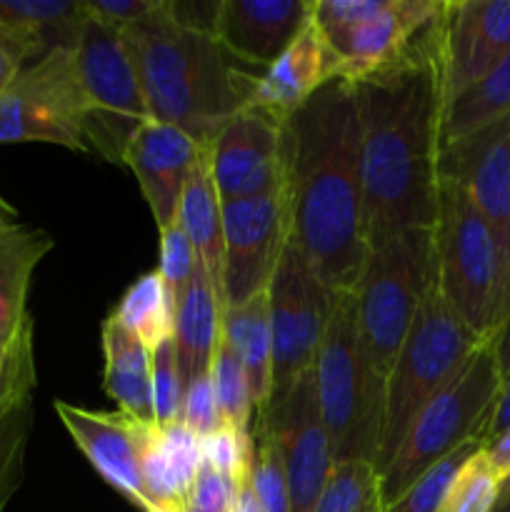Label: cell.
Listing matches in <instances>:
<instances>
[{
    "instance_id": "35",
    "label": "cell",
    "mask_w": 510,
    "mask_h": 512,
    "mask_svg": "<svg viewBox=\"0 0 510 512\" xmlns=\"http://www.w3.org/2000/svg\"><path fill=\"white\" fill-rule=\"evenodd\" d=\"M503 495V480L485 458L483 448L460 468L438 512H493Z\"/></svg>"
},
{
    "instance_id": "16",
    "label": "cell",
    "mask_w": 510,
    "mask_h": 512,
    "mask_svg": "<svg viewBox=\"0 0 510 512\" xmlns=\"http://www.w3.org/2000/svg\"><path fill=\"white\" fill-rule=\"evenodd\" d=\"M438 178L455 183L508 253L510 233V115L440 145Z\"/></svg>"
},
{
    "instance_id": "2",
    "label": "cell",
    "mask_w": 510,
    "mask_h": 512,
    "mask_svg": "<svg viewBox=\"0 0 510 512\" xmlns=\"http://www.w3.org/2000/svg\"><path fill=\"white\" fill-rule=\"evenodd\" d=\"M290 240L335 293H353L365 258L358 90L330 80L285 120Z\"/></svg>"
},
{
    "instance_id": "27",
    "label": "cell",
    "mask_w": 510,
    "mask_h": 512,
    "mask_svg": "<svg viewBox=\"0 0 510 512\" xmlns=\"http://www.w3.org/2000/svg\"><path fill=\"white\" fill-rule=\"evenodd\" d=\"M175 223L183 228L193 248L198 250L200 263L205 265L210 278L220 285V273H223V200L215 190L213 173H210L208 145L200 150L198 163L185 180Z\"/></svg>"
},
{
    "instance_id": "10",
    "label": "cell",
    "mask_w": 510,
    "mask_h": 512,
    "mask_svg": "<svg viewBox=\"0 0 510 512\" xmlns=\"http://www.w3.org/2000/svg\"><path fill=\"white\" fill-rule=\"evenodd\" d=\"M0 143H50L78 153L90 150L73 48H50L0 90Z\"/></svg>"
},
{
    "instance_id": "25",
    "label": "cell",
    "mask_w": 510,
    "mask_h": 512,
    "mask_svg": "<svg viewBox=\"0 0 510 512\" xmlns=\"http://www.w3.org/2000/svg\"><path fill=\"white\" fill-rule=\"evenodd\" d=\"M53 238L38 228L10 223L0 230V343H8L28 315V290Z\"/></svg>"
},
{
    "instance_id": "26",
    "label": "cell",
    "mask_w": 510,
    "mask_h": 512,
    "mask_svg": "<svg viewBox=\"0 0 510 512\" xmlns=\"http://www.w3.org/2000/svg\"><path fill=\"white\" fill-rule=\"evenodd\" d=\"M223 340L238 355L248 378L255 415L268 408L273 393V330L268 290L233 308H223Z\"/></svg>"
},
{
    "instance_id": "49",
    "label": "cell",
    "mask_w": 510,
    "mask_h": 512,
    "mask_svg": "<svg viewBox=\"0 0 510 512\" xmlns=\"http://www.w3.org/2000/svg\"><path fill=\"white\" fill-rule=\"evenodd\" d=\"M493 512H510V483L503 488V495H500L498 505H495Z\"/></svg>"
},
{
    "instance_id": "48",
    "label": "cell",
    "mask_w": 510,
    "mask_h": 512,
    "mask_svg": "<svg viewBox=\"0 0 510 512\" xmlns=\"http://www.w3.org/2000/svg\"><path fill=\"white\" fill-rule=\"evenodd\" d=\"M10 223H15V210L10 208V205L5 203L3 198H0V230H3L5 225H10Z\"/></svg>"
},
{
    "instance_id": "51",
    "label": "cell",
    "mask_w": 510,
    "mask_h": 512,
    "mask_svg": "<svg viewBox=\"0 0 510 512\" xmlns=\"http://www.w3.org/2000/svg\"><path fill=\"white\" fill-rule=\"evenodd\" d=\"M365 512H383V505H380V500H375V503L370 505V508L365 510Z\"/></svg>"
},
{
    "instance_id": "44",
    "label": "cell",
    "mask_w": 510,
    "mask_h": 512,
    "mask_svg": "<svg viewBox=\"0 0 510 512\" xmlns=\"http://www.w3.org/2000/svg\"><path fill=\"white\" fill-rule=\"evenodd\" d=\"M45 40L38 35L20 33V30H10L0 25V90L20 73L28 63L48 53Z\"/></svg>"
},
{
    "instance_id": "21",
    "label": "cell",
    "mask_w": 510,
    "mask_h": 512,
    "mask_svg": "<svg viewBox=\"0 0 510 512\" xmlns=\"http://www.w3.org/2000/svg\"><path fill=\"white\" fill-rule=\"evenodd\" d=\"M338 70V55L310 18L293 43L258 75L248 108L265 110L273 118L288 120L323 85L338 78Z\"/></svg>"
},
{
    "instance_id": "34",
    "label": "cell",
    "mask_w": 510,
    "mask_h": 512,
    "mask_svg": "<svg viewBox=\"0 0 510 512\" xmlns=\"http://www.w3.org/2000/svg\"><path fill=\"white\" fill-rule=\"evenodd\" d=\"M483 448V443L473 440V443L463 445L455 453H450L448 458H443L440 463H435L433 468L425 470L393 505L383 508V512H438L443 505L448 488L453 485L455 475L460 473L465 463L473 458L478 450Z\"/></svg>"
},
{
    "instance_id": "38",
    "label": "cell",
    "mask_w": 510,
    "mask_h": 512,
    "mask_svg": "<svg viewBox=\"0 0 510 512\" xmlns=\"http://www.w3.org/2000/svg\"><path fill=\"white\" fill-rule=\"evenodd\" d=\"M248 485L263 512H290V490L283 458L278 448L263 435H253V463Z\"/></svg>"
},
{
    "instance_id": "13",
    "label": "cell",
    "mask_w": 510,
    "mask_h": 512,
    "mask_svg": "<svg viewBox=\"0 0 510 512\" xmlns=\"http://www.w3.org/2000/svg\"><path fill=\"white\" fill-rule=\"evenodd\" d=\"M290 238L285 185L258 198L223 203V273L220 293L225 308L243 305L265 293Z\"/></svg>"
},
{
    "instance_id": "40",
    "label": "cell",
    "mask_w": 510,
    "mask_h": 512,
    "mask_svg": "<svg viewBox=\"0 0 510 512\" xmlns=\"http://www.w3.org/2000/svg\"><path fill=\"white\" fill-rule=\"evenodd\" d=\"M203 460L220 475L243 485L253 463V435L248 430L223 425L203 438Z\"/></svg>"
},
{
    "instance_id": "4",
    "label": "cell",
    "mask_w": 510,
    "mask_h": 512,
    "mask_svg": "<svg viewBox=\"0 0 510 512\" xmlns=\"http://www.w3.org/2000/svg\"><path fill=\"white\" fill-rule=\"evenodd\" d=\"M433 240L440 298L475 335L493 340L505 320L508 253L468 195L448 180H440Z\"/></svg>"
},
{
    "instance_id": "7",
    "label": "cell",
    "mask_w": 510,
    "mask_h": 512,
    "mask_svg": "<svg viewBox=\"0 0 510 512\" xmlns=\"http://www.w3.org/2000/svg\"><path fill=\"white\" fill-rule=\"evenodd\" d=\"M313 370L333 460L373 463L383 423L385 383L375 378L360 350L353 293H335Z\"/></svg>"
},
{
    "instance_id": "36",
    "label": "cell",
    "mask_w": 510,
    "mask_h": 512,
    "mask_svg": "<svg viewBox=\"0 0 510 512\" xmlns=\"http://www.w3.org/2000/svg\"><path fill=\"white\" fill-rule=\"evenodd\" d=\"M35 383L33 318H28L8 343H0V408L33 398Z\"/></svg>"
},
{
    "instance_id": "43",
    "label": "cell",
    "mask_w": 510,
    "mask_h": 512,
    "mask_svg": "<svg viewBox=\"0 0 510 512\" xmlns=\"http://www.w3.org/2000/svg\"><path fill=\"white\" fill-rule=\"evenodd\" d=\"M168 5V0H83L85 15L108 28L125 33L133 25L145 23Z\"/></svg>"
},
{
    "instance_id": "9",
    "label": "cell",
    "mask_w": 510,
    "mask_h": 512,
    "mask_svg": "<svg viewBox=\"0 0 510 512\" xmlns=\"http://www.w3.org/2000/svg\"><path fill=\"white\" fill-rule=\"evenodd\" d=\"M73 58L85 98L88 148L108 163L123 165L130 138L150 120L125 35L85 15L75 35Z\"/></svg>"
},
{
    "instance_id": "1",
    "label": "cell",
    "mask_w": 510,
    "mask_h": 512,
    "mask_svg": "<svg viewBox=\"0 0 510 512\" xmlns=\"http://www.w3.org/2000/svg\"><path fill=\"white\" fill-rule=\"evenodd\" d=\"M438 15L398 63L355 83L368 248L405 230H433L438 220Z\"/></svg>"
},
{
    "instance_id": "30",
    "label": "cell",
    "mask_w": 510,
    "mask_h": 512,
    "mask_svg": "<svg viewBox=\"0 0 510 512\" xmlns=\"http://www.w3.org/2000/svg\"><path fill=\"white\" fill-rule=\"evenodd\" d=\"M83 18V0H0V25L38 35L48 48H73Z\"/></svg>"
},
{
    "instance_id": "31",
    "label": "cell",
    "mask_w": 510,
    "mask_h": 512,
    "mask_svg": "<svg viewBox=\"0 0 510 512\" xmlns=\"http://www.w3.org/2000/svg\"><path fill=\"white\" fill-rule=\"evenodd\" d=\"M210 380H213L215 400H218L220 415H223V423L230 428L248 430L253 428L255 408L253 398H250L248 378H245V370L240 365L238 355L233 353L228 343L220 338L218 350L213 355V365H210Z\"/></svg>"
},
{
    "instance_id": "42",
    "label": "cell",
    "mask_w": 510,
    "mask_h": 512,
    "mask_svg": "<svg viewBox=\"0 0 510 512\" xmlns=\"http://www.w3.org/2000/svg\"><path fill=\"white\" fill-rule=\"evenodd\" d=\"M238 488V483L203 463L188 498H185L183 512H233Z\"/></svg>"
},
{
    "instance_id": "24",
    "label": "cell",
    "mask_w": 510,
    "mask_h": 512,
    "mask_svg": "<svg viewBox=\"0 0 510 512\" xmlns=\"http://www.w3.org/2000/svg\"><path fill=\"white\" fill-rule=\"evenodd\" d=\"M103 340V388L120 413L135 423L155 425L150 398V350L110 315L100 330Z\"/></svg>"
},
{
    "instance_id": "12",
    "label": "cell",
    "mask_w": 510,
    "mask_h": 512,
    "mask_svg": "<svg viewBox=\"0 0 510 512\" xmlns=\"http://www.w3.org/2000/svg\"><path fill=\"white\" fill-rule=\"evenodd\" d=\"M250 435H263L283 458L290 512H313L333 470V448L318 408L315 370H308L285 398L253 418Z\"/></svg>"
},
{
    "instance_id": "22",
    "label": "cell",
    "mask_w": 510,
    "mask_h": 512,
    "mask_svg": "<svg viewBox=\"0 0 510 512\" xmlns=\"http://www.w3.org/2000/svg\"><path fill=\"white\" fill-rule=\"evenodd\" d=\"M140 460L148 493L158 512H183L185 498L203 468V438L183 423L143 425Z\"/></svg>"
},
{
    "instance_id": "5",
    "label": "cell",
    "mask_w": 510,
    "mask_h": 512,
    "mask_svg": "<svg viewBox=\"0 0 510 512\" xmlns=\"http://www.w3.org/2000/svg\"><path fill=\"white\" fill-rule=\"evenodd\" d=\"M485 343L488 340L475 335L445 305L438 288L425 295L385 380L375 473L380 475L388 468L420 410L463 373Z\"/></svg>"
},
{
    "instance_id": "18",
    "label": "cell",
    "mask_w": 510,
    "mask_h": 512,
    "mask_svg": "<svg viewBox=\"0 0 510 512\" xmlns=\"http://www.w3.org/2000/svg\"><path fill=\"white\" fill-rule=\"evenodd\" d=\"M55 413L80 453L110 488L118 490L135 508L158 512L145 485L143 460H140V438L145 423H135L123 413L78 408L65 400H55Z\"/></svg>"
},
{
    "instance_id": "28",
    "label": "cell",
    "mask_w": 510,
    "mask_h": 512,
    "mask_svg": "<svg viewBox=\"0 0 510 512\" xmlns=\"http://www.w3.org/2000/svg\"><path fill=\"white\" fill-rule=\"evenodd\" d=\"M505 115H510V53L445 103L440 145L465 138Z\"/></svg>"
},
{
    "instance_id": "17",
    "label": "cell",
    "mask_w": 510,
    "mask_h": 512,
    "mask_svg": "<svg viewBox=\"0 0 510 512\" xmlns=\"http://www.w3.org/2000/svg\"><path fill=\"white\" fill-rule=\"evenodd\" d=\"M435 0H378L375 8L350 28L323 35L338 55V78L348 83L368 78L398 63L440 13Z\"/></svg>"
},
{
    "instance_id": "45",
    "label": "cell",
    "mask_w": 510,
    "mask_h": 512,
    "mask_svg": "<svg viewBox=\"0 0 510 512\" xmlns=\"http://www.w3.org/2000/svg\"><path fill=\"white\" fill-rule=\"evenodd\" d=\"M508 430H510V380L508 383L500 385V393H498V398H495L493 413H490L488 425H485L480 443L483 445L495 443V440L503 438Z\"/></svg>"
},
{
    "instance_id": "15",
    "label": "cell",
    "mask_w": 510,
    "mask_h": 512,
    "mask_svg": "<svg viewBox=\"0 0 510 512\" xmlns=\"http://www.w3.org/2000/svg\"><path fill=\"white\" fill-rule=\"evenodd\" d=\"M510 53V0H445L438 15L443 103ZM445 108V105H443Z\"/></svg>"
},
{
    "instance_id": "14",
    "label": "cell",
    "mask_w": 510,
    "mask_h": 512,
    "mask_svg": "<svg viewBox=\"0 0 510 512\" xmlns=\"http://www.w3.org/2000/svg\"><path fill=\"white\" fill-rule=\"evenodd\" d=\"M210 173L223 203L258 198L285 185V120L245 108L208 145Z\"/></svg>"
},
{
    "instance_id": "11",
    "label": "cell",
    "mask_w": 510,
    "mask_h": 512,
    "mask_svg": "<svg viewBox=\"0 0 510 512\" xmlns=\"http://www.w3.org/2000/svg\"><path fill=\"white\" fill-rule=\"evenodd\" d=\"M333 303L335 290L320 280L298 245L288 238L268 285L273 330V393L268 405L285 398L313 370Z\"/></svg>"
},
{
    "instance_id": "33",
    "label": "cell",
    "mask_w": 510,
    "mask_h": 512,
    "mask_svg": "<svg viewBox=\"0 0 510 512\" xmlns=\"http://www.w3.org/2000/svg\"><path fill=\"white\" fill-rule=\"evenodd\" d=\"M30 428H33V398L0 408V512L5 510L23 480Z\"/></svg>"
},
{
    "instance_id": "23",
    "label": "cell",
    "mask_w": 510,
    "mask_h": 512,
    "mask_svg": "<svg viewBox=\"0 0 510 512\" xmlns=\"http://www.w3.org/2000/svg\"><path fill=\"white\" fill-rule=\"evenodd\" d=\"M223 293L200 263L188 290L175 305V353L183 380L208 373L223 338Z\"/></svg>"
},
{
    "instance_id": "32",
    "label": "cell",
    "mask_w": 510,
    "mask_h": 512,
    "mask_svg": "<svg viewBox=\"0 0 510 512\" xmlns=\"http://www.w3.org/2000/svg\"><path fill=\"white\" fill-rule=\"evenodd\" d=\"M380 500L378 473L365 460L335 463L313 512H365Z\"/></svg>"
},
{
    "instance_id": "47",
    "label": "cell",
    "mask_w": 510,
    "mask_h": 512,
    "mask_svg": "<svg viewBox=\"0 0 510 512\" xmlns=\"http://www.w3.org/2000/svg\"><path fill=\"white\" fill-rule=\"evenodd\" d=\"M490 345H493L495 360H498L500 380H503V383H508L510 380V315L505 318V323L500 325L498 333L493 335Z\"/></svg>"
},
{
    "instance_id": "29",
    "label": "cell",
    "mask_w": 510,
    "mask_h": 512,
    "mask_svg": "<svg viewBox=\"0 0 510 512\" xmlns=\"http://www.w3.org/2000/svg\"><path fill=\"white\" fill-rule=\"evenodd\" d=\"M115 320L133 333L153 353L175 335V305L160 280L158 270L140 275L113 310Z\"/></svg>"
},
{
    "instance_id": "46",
    "label": "cell",
    "mask_w": 510,
    "mask_h": 512,
    "mask_svg": "<svg viewBox=\"0 0 510 512\" xmlns=\"http://www.w3.org/2000/svg\"><path fill=\"white\" fill-rule=\"evenodd\" d=\"M483 453L488 458L490 468L498 473V478L503 480V488L510 483V430L498 438L495 443L483 445Z\"/></svg>"
},
{
    "instance_id": "20",
    "label": "cell",
    "mask_w": 510,
    "mask_h": 512,
    "mask_svg": "<svg viewBox=\"0 0 510 512\" xmlns=\"http://www.w3.org/2000/svg\"><path fill=\"white\" fill-rule=\"evenodd\" d=\"M313 0H220L213 13L218 43L248 68H268L310 20Z\"/></svg>"
},
{
    "instance_id": "19",
    "label": "cell",
    "mask_w": 510,
    "mask_h": 512,
    "mask_svg": "<svg viewBox=\"0 0 510 512\" xmlns=\"http://www.w3.org/2000/svg\"><path fill=\"white\" fill-rule=\"evenodd\" d=\"M198 145L185 130L160 120H145L125 148L123 165L133 170L158 230L178 220L185 180L200 158Z\"/></svg>"
},
{
    "instance_id": "8",
    "label": "cell",
    "mask_w": 510,
    "mask_h": 512,
    "mask_svg": "<svg viewBox=\"0 0 510 512\" xmlns=\"http://www.w3.org/2000/svg\"><path fill=\"white\" fill-rule=\"evenodd\" d=\"M500 385L503 380H500L498 360L488 340L470 358L463 373L420 410L390 465L378 475L383 508L393 505L435 463L473 440L480 443Z\"/></svg>"
},
{
    "instance_id": "41",
    "label": "cell",
    "mask_w": 510,
    "mask_h": 512,
    "mask_svg": "<svg viewBox=\"0 0 510 512\" xmlns=\"http://www.w3.org/2000/svg\"><path fill=\"white\" fill-rule=\"evenodd\" d=\"M180 423L185 428L193 430L200 438H208L210 433H215L218 428H223V415H220L218 400H215L213 380L208 373L195 375L193 380L185 383V395H183V415H180Z\"/></svg>"
},
{
    "instance_id": "6",
    "label": "cell",
    "mask_w": 510,
    "mask_h": 512,
    "mask_svg": "<svg viewBox=\"0 0 510 512\" xmlns=\"http://www.w3.org/2000/svg\"><path fill=\"white\" fill-rule=\"evenodd\" d=\"M433 288V230H405L368 248L353 290L355 325L365 363L383 383L425 295Z\"/></svg>"
},
{
    "instance_id": "50",
    "label": "cell",
    "mask_w": 510,
    "mask_h": 512,
    "mask_svg": "<svg viewBox=\"0 0 510 512\" xmlns=\"http://www.w3.org/2000/svg\"><path fill=\"white\" fill-rule=\"evenodd\" d=\"M508 315H510V233H508V288H505V318H508Z\"/></svg>"
},
{
    "instance_id": "39",
    "label": "cell",
    "mask_w": 510,
    "mask_h": 512,
    "mask_svg": "<svg viewBox=\"0 0 510 512\" xmlns=\"http://www.w3.org/2000/svg\"><path fill=\"white\" fill-rule=\"evenodd\" d=\"M198 265V250L193 248V243H190L188 235L183 233V228H180L178 223L160 230L158 275L160 280H163L173 305L180 303V298H183V293L188 290Z\"/></svg>"
},
{
    "instance_id": "3",
    "label": "cell",
    "mask_w": 510,
    "mask_h": 512,
    "mask_svg": "<svg viewBox=\"0 0 510 512\" xmlns=\"http://www.w3.org/2000/svg\"><path fill=\"white\" fill-rule=\"evenodd\" d=\"M123 35L153 120L210 145L233 115L248 108L260 73H250L210 30L180 18L173 0Z\"/></svg>"
},
{
    "instance_id": "37",
    "label": "cell",
    "mask_w": 510,
    "mask_h": 512,
    "mask_svg": "<svg viewBox=\"0 0 510 512\" xmlns=\"http://www.w3.org/2000/svg\"><path fill=\"white\" fill-rule=\"evenodd\" d=\"M183 395L185 380L180 375L175 340H165L150 353V398H153V420L158 428L180 423Z\"/></svg>"
}]
</instances>
